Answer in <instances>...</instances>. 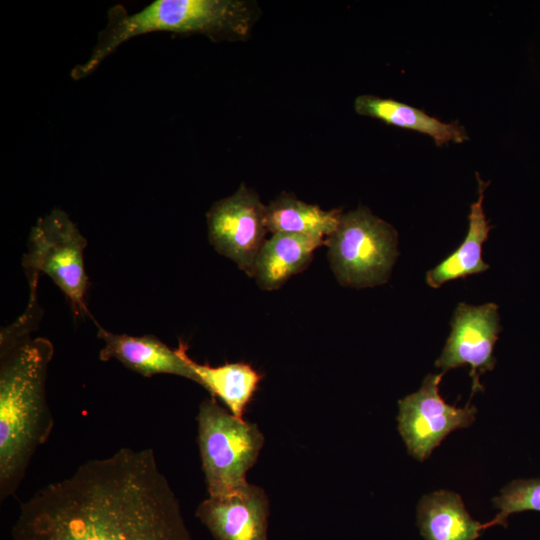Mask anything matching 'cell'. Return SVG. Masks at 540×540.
<instances>
[{
    "label": "cell",
    "instance_id": "cell-1",
    "mask_svg": "<svg viewBox=\"0 0 540 540\" xmlns=\"http://www.w3.org/2000/svg\"><path fill=\"white\" fill-rule=\"evenodd\" d=\"M11 540H193L150 448L82 463L20 506Z\"/></svg>",
    "mask_w": 540,
    "mask_h": 540
},
{
    "label": "cell",
    "instance_id": "cell-2",
    "mask_svg": "<svg viewBox=\"0 0 540 540\" xmlns=\"http://www.w3.org/2000/svg\"><path fill=\"white\" fill-rule=\"evenodd\" d=\"M38 298L0 333V498L14 496L37 449L49 438L54 420L46 380L54 347L32 337L42 316Z\"/></svg>",
    "mask_w": 540,
    "mask_h": 540
},
{
    "label": "cell",
    "instance_id": "cell-3",
    "mask_svg": "<svg viewBox=\"0 0 540 540\" xmlns=\"http://www.w3.org/2000/svg\"><path fill=\"white\" fill-rule=\"evenodd\" d=\"M251 22L250 5L242 0H155L132 14L117 5L109 10L108 23L89 57L72 69L71 77H87L122 44L139 35L172 32L239 38L248 34Z\"/></svg>",
    "mask_w": 540,
    "mask_h": 540
},
{
    "label": "cell",
    "instance_id": "cell-4",
    "mask_svg": "<svg viewBox=\"0 0 540 540\" xmlns=\"http://www.w3.org/2000/svg\"><path fill=\"white\" fill-rule=\"evenodd\" d=\"M197 422L209 496H226L245 486L246 473L255 464L264 443L257 425L235 417L213 396L200 404Z\"/></svg>",
    "mask_w": 540,
    "mask_h": 540
},
{
    "label": "cell",
    "instance_id": "cell-5",
    "mask_svg": "<svg viewBox=\"0 0 540 540\" xmlns=\"http://www.w3.org/2000/svg\"><path fill=\"white\" fill-rule=\"evenodd\" d=\"M87 240L69 215L53 209L39 217L31 228L22 267L28 282L47 275L71 304L74 316H91L85 302L88 277L84 250Z\"/></svg>",
    "mask_w": 540,
    "mask_h": 540
},
{
    "label": "cell",
    "instance_id": "cell-6",
    "mask_svg": "<svg viewBox=\"0 0 540 540\" xmlns=\"http://www.w3.org/2000/svg\"><path fill=\"white\" fill-rule=\"evenodd\" d=\"M325 244L332 271L343 286L385 283L397 257L396 230L364 206L341 214Z\"/></svg>",
    "mask_w": 540,
    "mask_h": 540
},
{
    "label": "cell",
    "instance_id": "cell-7",
    "mask_svg": "<svg viewBox=\"0 0 540 540\" xmlns=\"http://www.w3.org/2000/svg\"><path fill=\"white\" fill-rule=\"evenodd\" d=\"M208 238L214 249L254 277L256 261L266 240V206L244 183L216 201L206 214Z\"/></svg>",
    "mask_w": 540,
    "mask_h": 540
},
{
    "label": "cell",
    "instance_id": "cell-8",
    "mask_svg": "<svg viewBox=\"0 0 540 540\" xmlns=\"http://www.w3.org/2000/svg\"><path fill=\"white\" fill-rule=\"evenodd\" d=\"M443 374L427 375L417 392L398 401L399 433L408 453L419 461L427 459L449 433L469 427L475 420V407L468 403L459 408L441 397Z\"/></svg>",
    "mask_w": 540,
    "mask_h": 540
},
{
    "label": "cell",
    "instance_id": "cell-9",
    "mask_svg": "<svg viewBox=\"0 0 540 540\" xmlns=\"http://www.w3.org/2000/svg\"><path fill=\"white\" fill-rule=\"evenodd\" d=\"M451 327V333L435 365L445 373L468 364L471 367L472 394L483 391L479 377L493 370L496 363L493 351L501 330L498 306L495 303L480 306L459 303Z\"/></svg>",
    "mask_w": 540,
    "mask_h": 540
},
{
    "label": "cell",
    "instance_id": "cell-10",
    "mask_svg": "<svg viewBox=\"0 0 540 540\" xmlns=\"http://www.w3.org/2000/svg\"><path fill=\"white\" fill-rule=\"evenodd\" d=\"M196 516L215 540H267L269 504L263 489L247 483L235 492L202 501Z\"/></svg>",
    "mask_w": 540,
    "mask_h": 540
},
{
    "label": "cell",
    "instance_id": "cell-11",
    "mask_svg": "<svg viewBox=\"0 0 540 540\" xmlns=\"http://www.w3.org/2000/svg\"><path fill=\"white\" fill-rule=\"evenodd\" d=\"M95 323L97 335L104 342L99 352L101 361L115 359L145 377L172 374L198 383L197 376L184 359L183 342L180 341L176 349H171L154 335L117 334Z\"/></svg>",
    "mask_w": 540,
    "mask_h": 540
},
{
    "label": "cell",
    "instance_id": "cell-12",
    "mask_svg": "<svg viewBox=\"0 0 540 540\" xmlns=\"http://www.w3.org/2000/svg\"><path fill=\"white\" fill-rule=\"evenodd\" d=\"M325 239L291 233H274L265 240L255 266L260 288L275 290L302 271Z\"/></svg>",
    "mask_w": 540,
    "mask_h": 540
},
{
    "label": "cell",
    "instance_id": "cell-13",
    "mask_svg": "<svg viewBox=\"0 0 540 540\" xmlns=\"http://www.w3.org/2000/svg\"><path fill=\"white\" fill-rule=\"evenodd\" d=\"M417 524L426 540H476L486 529L470 516L460 495L447 490L421 498Z\"/></svg>",
    "mask_w": 540,
    "mask_h": 540
},
{
    "label": "cell",
    "instance_id": "cell-14",
    "mask_svg": "<svg viewBox=\"0 0 540 540\" xmlns=\"http://www.w3.org/2000/svg\"><path fill=\"white\" fill-rule=\"evenodd\" d=\"M355 111L392 126L415 130L430 136L437 146L450 142L462 143L468 139L463 126L445 123L424 111L394 99L374 95H360L354 101Z\"/></svg>",
    "mask_w": 540,
    "mask_h": 540
},
{
    "label": "cell",
    "instance_id": "cell-15",
    "mask_svg": "<svg viewBox=\"0 0 540 540\" xmlns=\"http://www.w3.org/2000/svg\"><path fill=\"white\" fill-rule=\"evenodd\" d=\"M476 177L478 198L470 207L467 235L452 254L427 272L426 282L432 288H439L448 281L481 273L489 268L482 259V245L492 228L483 211L484 191L489 183L483 182L478 173Z\"/></svg>",
    "mask_w": 540,
    "mask_h": 540
},
{
    "label": "cell",
    "instance_id": "cell-16",
    "mask_svg": "<svg viewBox=\"0 0 540 540\" xmlns=\"http://www.w3.org/2000/svg\"><path fill=\"white\" fill-rule=\"evenodd\" d=\"M183 356L197 376L198 384L207 389L211 396L221 399L235 417L243 419L262 376L244 362L225 363L217 367L197 363L188 356L186 345Z\"/></svg>",
    "mask_w": 540,
    "mask_h": 540
},
{
    "label": "cell",
    "instance_id": "cell-17",
    "mask_svg": "<svg viewBox=\"0 0 540 540\" xmlns=\"http://www.w3.org/2000/svg\"><path fill=\"white\" fill-rule=\"evenodd\" d=\"M340 210L325 211L296 196L283 193L266 206V227L271 233H291L325 239L337 228Z\"/></svg>",
    "mask_w": 540,
    "mask_h": 540
},
{
    "label": "cell",
    "instance_id": "cell-18",
    "mask_svg": "<svg viewBox=\"0 0 540 540\" xmlns=\"http://www.w3.org/2000/svg\"><path fill=\"white\" fill-rule=\"evenodd\" d=\"M499 513L488 523L486 529L494 525L507 527L511 514L523 511H540V478L517 479L501 489V494L492 499Z\"/></svg>",
    "mask_w": 540,
    "mask_h": 540
}]
</instances>
